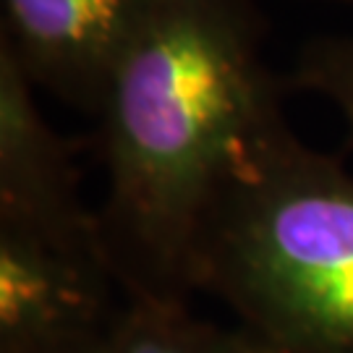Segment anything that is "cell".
<instances>
[{
	"instance_id": "obj_1",
	"label": "cell",
	"mask_w": 353,
	"mask_h": 353,
	"mask_svg": "<svg viewBox=\"0 0 353 353\" xmlns=\"http://www.w3.org/2000/svg\"><path fill=\"white\" fill-rule=\"evenodd\" d=\"M252 0H157L97 108V212L123 296L186 301L214 199L283 115Z\"/></svg>"
},
{
	"instance_id": "obj_2",
	"label": "cell",
	"mask_w": 353,
	"mask_h": 353,
	"mask_svg": "<svg viewBox=\"0 0 353 353\" xmlns=\"http://www.w3.org/2000/svg\"><path fill=\"white\" fill-rule=\"evenodd\" d=\"M191 285L272 353H353V176L283 118L214 199Z\"/></svg>"
},
{
	"instance_id": "obj_3",
	"label": "cell",
	"mask_w": 353,
	"mask_h": 353,
	"mask_svg": "<svg viewBox=\"0 0 353 353\" xmlns=\"http://www.w3.org/2000/svg\"><path fill=\"white\" fill-rule=\"evenodd\" d=\"M121 288L97 217L52 228L0 217V353H81L113 325Z\"/></svg>"
},
{
	"instance_id": "obj_4",
	"label": "cell",
	"mask_w": 353,
	"mask_h": 353,
	"mask_svg": "<svg viewBox=\"0 0 353 353\" xmlns=\"http://www.w3.org/2000/svg\"><path fill=\"white\" fill-rule=\"evenodd\" d=\"M154 6L157 0H0V48L37 89L94 115Z\"/></svg>"
},
{
	"instance_id": "obj_5",
	"label": "cell",
	"mask_w": 353,
	"mask_h": 353,
	"mask_svg": "<svg viewBox=\"0 0 353 353\" xmlns=\"http://www.w3.org/2000/svg\"><path fill=\"white\" fill-rule=\"evenodd\" d=\"M37 87L0 48V217L37 225H87L71 144L39 110Z\"/></svg>"
},
{
	"instance_id": "obj_6",
	"label": "cell",
	"mask_w": 353,
	"mask_h": 353,
	"mask_svg": "<svg viewBox=\"0 0 353 353\" xmlns=\"http://www.w3.org/2000/svg\"><path fill=\"white\" fill-rule=\"evenodd\" d=\"M102 353H272L249 330L199 319L186 301L123 296Z\"/></svg>"
},
{
	"instance_id": "obj_7",
	"label": "cell",
	"mask_w": 353,
	"mask_h": 353,
	"mask_svg": "<svg viewBox=\"0 0 353 353\" xmlns=\"http://www.w3.org/2000/svg\"><path fill=\"white\" fill-rule=\"evenodd\" d=\"M285 84L327 100L343 115L353 141V37H316L306 42Z\"/></svg>"
},
{
	"instance_id": "obj_8",
	"label": "cell",
	"mask_w": 353,
	"mask_h": 353,
	"mask_svg": "<svg viewBox=\"0 0 353 353\" xmlns=\"http://www.w3.org/2000/svg\"><path fill=\"white\" fill-rule=\"evenodd\" d=\"M81 353H102V343L100 345H94V348H89V351H81Z\"/></svg>"
},
{
	"instance_id": "obj_9",
	"label": "cell",
	"mask_w": 353,
	"mask_h": 353,
	"mask_svg": "<svg viewBox=\"0 0 353 353\" xmlns=\"http://www.w3.org/2000/svg\"><path fill=\"white\" fill-rule=\"evenodd\" d=\"M343 3H353V0H343Z\"/></svg>"
}]
</instances>
